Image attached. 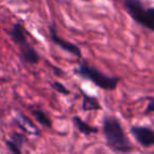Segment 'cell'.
Returning a JSON list of instances; mask_svg holds the SVG:
<instances>
[{"label": "cell", "instance_id": "cell-14", "mask_svg": "<svg viewBox=\"0 0 154 154\" xmlns=\"http://www.w3.org/2000/svg\"><path fill=\"white\" fill-rule=\"evenodd\" d=\"M154 112V100L150 101L149 103L147 105V108L145 109V114H149Z\"/></svg>", "mask_w": 154, "mask_h": 154}, {"label": "cell", "instance_id": "cell-5", "mask_svg": "<svg viewBox=\"0 0 154 154\" xmlns=\"http://www.w3.org/2000/svg\"><path fill=\"white\" fill-rule=\"evenodd\" d=\"M49 32H50V38H51V40L53 41L57 47H59L61 50L72 54V55L76 56V57H78V58L82 57V51H80L79 48L77 47L76 45H74V43L70 42V41L60 38V37L58 36L57 32H56V29L54 24H50L49 26Z\"/></svg>", "mask_w": 154, "mask_h": 154}, {"label": "cell", "instance_id": "cell-4", "mask_svg": "<svg viewBox=\"0 0 154 154\" xmlns=\"http://www.w3.org/2000/svg\"><path fill=\"white\" fill-rule=\"evenodd\" d=\"M130 132L137 143L145 148L154 146V130L146 126H133L130 128Z\"/></svg>", "mask_w": 154, "mask_h": 154}, {"label": "cell", "instance_id": "cell-12", "mask_svg": "<svg viewBox=\"0 0 154 154\" xmlns=\"http://www.w3.org/2000/svg\"><path fill=\"white\" fill-rule=\"evenodd\" d=\"M32 114L34 116L35 120L37 122L41 125V126L45 127V128L50 129L52 127V120L42 110H37V109H33L32 110Z\"/></svg>", "mask_w": 154, "mask_h": 154}, {"label": "cell", "instance_id": "cell-10", "mask_svg": "<svg viewBox=\"0 0 154 154\" xmlns=\"http://www.w3.org/2000/svg\"><path fill=\"white\" fill-rule=\"evenodd\" d=\"M72 120H73V124H74L75 128L79 131L80 133H82L84 135L88 136V135L95 134V133L98 132V128L93 127V126H91V125H89L88 122H84L79 116H77V115L73 116Z\"/></svg>", "mask_w": 154, "mask_h": 154}, {"label": "cell", "instance_id": "cell-3", "mask_svg": "<svg viewBox=\"0 0 154 154\" xmlns=\"http://www.w3.org/2000/svg\"><path fill=\"white\" fill-rule=\"evenodd\" d=\"M125 8L135 22L154 32V8L146 10L139 0H125Z\"/></svg>", "mask_w": 154, "mask_h": 154}, {"label": "cell", "instance_id": "cell-2", "mask_svg": "<svg viewBox=\"0 0 154 154\" xmlns=\"http://www.w3.org/2000/svg\"><path fill=\"white\" fill-rule=\"evenodd\" d=\"M74 72L78 76L82 77V78L90 80L96 87L106 91L115 90L118 82H119V78L118 77L108 76V75L103 74L99 70H97L96 68L88 64L86 61H82L78 66V68L75 69Z\"/></svg>", "mask_w": 154, "mask_h": 154}, {"label": "cell", "instance_id": "cell-7", "mask_svg": "<svg viewBox=\"0 0 154 154\" xmlns=\"http://www.w3.org/2000/svg\"><path fill=\"white\" fill-rule=\"evenodd\" d=\"M21 48V59L23 62L26 63H30V64H36L39 62L40 60V57H39L38 53L36 52V50L34 49L33 47H31L29 43L22 45Z\"/></svg>", "mask_w": 154, "mask_h": 154}, {"label": "cell", "instance_id": "cell-13", "mask_svg": "<svg viewBox=\"0 0 154 154\" xmlns=\"http://www.w3.org/2000/svg\"><path fill=\"white\" fill-rule=\"evenodd\" d=\"M51 86H52V88H53L56 92L59 93V94H62V95H69L70 94V91H69L68 89H66V87H64V85H62L61 82H52Z\"/></svg>", "mask_w": 154, "mask_h": 154}, {"label": "cell", "instance_id": "cell-9", "mask_svg": "<svg viewBox=\"0 0 154 154\" xmlns=\"http://www.w3.org/2000/svg\"><path fill=\"white\" fill-rule=\"evenodd\" d=\"M26 138H24L23 134H20V133H14L12 135V137L7 140V147L8 149L11 152L15 154H20L21 153V147L23 146Z\"/></svg>", "mask_w": 154, "mask_h": 154}, {"label": "cell", "instance_id": "cell-11", "mask_svg": "<svg viewBox=\"0 0 154 154\" xmlns=\"http://www.w3.org/2000/svg\"><path fill=\"white\" fill-rule=\"evenodd\" d=\"M82 93V110L85 112L88 111H99L101 110V106L97 98L88 95L87 93Z\"/></svg>", "mask_w": 154, "mask_h": 154}, {"label": "cell", "instance_id": "cell-1", "mask_svg": "<svg viewBox=\"0 0 154 154\" xmlns=\"http://www.w3.org/2000/svg\"><path fill=\"white\" fill-rule=\"evenodd\" d=\"M103 133L107 146L114 152L128 153L132 150V145L127 137L122 126L115 116H105L103 119Z\"/></svg>", "mask_w": 154, "mask_h": 154}, {"label": "cell", "instance_id": "cell-6", "mask_svg": "<svg viewBox=\"0 0 154 154\" xmlns=\"http://www.w3.org/2000/svg\"><path fill=\"white\" fill-rule=\"evenodd\" d=\"M15 122L17 124V126L19 127L21 130H23L26 133L29 134H34V135H38L39 134V130L37 129V127L35 126V124L24 114L22 113H17L15 117Z\"/></svg>", "mask_w": 154, "mask_h": 154}, {"label": "cell", "instance_id": "cell-8", "mask_svg": "<svg viewBox=\"0 0 154 154\" xmlns=\"http://www.w3.org/2000/svg\"><path fill=\"white\" fill-rule=\"evenodd\" d=\"M10 36H11L12 40H13L16 45H19V47H22V45L28 43L26 33H24V28L19 22H16L13 26L12 30L10 31Z\"/></svg>", "mask_w": 154, "mask_h": 154}]
</instances>
